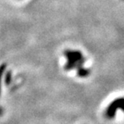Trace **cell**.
Here are the masks:
<instances>
[{
    "instance_id": "cell-2",
    "label": "cell",
    "mask_w": 124,
    "mask_h": 124,
    "mask_svg": "<svg viewBox=\"0 0 124 124\" xmlns=\"http://www.w3.org/2000/svg\"><path fill=\"white\" fill-rule=\"evenodd\" d=\"M118 110H121L124 112V98H118L113 100L107 107L105 115L108 119H112L116 116Z\"/></svg>"
},
{
    "instance_id": "cell-3",
    "label": "cell",
    "mask_w": 124,
    "mask_h": 124,
    "mask_svg": "<svg viewBox=\"0 0 124 124\" xmlns=\"http://www.w3.org/2000/svg\"><path fill=\"white\" fill-rule=\"evenodd\" d=\"M5 70H6V65L2 64L0 66V94H1V90H2V75L5 72Z\"/></svg>"
},
{
    "instance_id": "cell-1",
    "label": "cell",
    "mask_w": 124,
    "mask_h": 124,
    "mask_svg": "<svg viewBox=\"0 0 124 124\" xmlns=\"http://www.w3.org/2000/svg\"><path fill=\"white\" fill-rule=\"evenodd\" d=\"M64 55L67 59L65 65L66 70H76L78 76L80 78H86L90 75L91 70L84 67L85 58L81 51L67 50L64 51Z\"/></svg>"
},
{
    "instance_id": "cell-4",
    "label": "cell",
    "mask_w": 124,
    "mask_h": 124,
    "mask_svg": "<svg viewBox=\"0 0 124 124\" xmlns=\"http://www.w3.org/2000/svg\"><path fill=\"white\" fill-rule=\"evenodd\" d=\"M3 113H4V110H3V108H2L1 106H0V117L3 115Z\"/></svg>"
}]
</instances>
